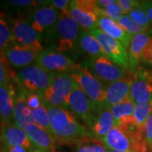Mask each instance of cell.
<instances>
[{"mask_svg":"<svg viewBox=\"0 0 152 152\" xmlns=\"http://www.w3.org/2000/svg\"><path fill=\"white\" fill-rule=\"evenodd\" d=\"M94 37L96 38L101 45L104 54L117 65L128 69L129 68V55L127 49L118 41L110 37L100 28L94 29L89 31Z\"/></svg>","mask_w":152,"mask_h":152,"instance_id":"6","label":"cell"},{"mask_svg":"<svg viewBox=\"0 0 152 152\" xmlns=\"http://www.w3.org/2000/svg\"><path fill=\"white\" fill-rule=\"evenodd\" d=\"M59 15L58 11L52 5L45 6L33 13L29 23L39 35H42L54 26L55 23L58 21Z\"/></svg>","mask_w":152,"mask_h":152,"instance_id":"19","label":"cell"},{"mask_svg":"<svg viewBox=\"0 0 152 152\" xmlns=\"http://www.w3.org/2000/svg\"><path fill=\"white\" fill-rule=\"evenodd\" d=\"M16 84L17 91L15 98L14 104V111H13V118L14 124L17 127L22 129H26L28 125L33 124L32 116H31V109L28 106L26 97V91L22 88L15 79Z\"/></svg>","mask_w":152,"mask_h":152,"instance_id":"17","label":"cell"},{"mask_svg":"<svg viewBox=\"0 0 152 152\" xmlns=\"http://www.w3.org/2000/svg\"><path fill=\"white\" fill-rule=\"evenodd\" d=\"M128 15L130 17L135 23H137L138 25H140L141 26L148 27L150 25L149 18L146 15V14L145 13V11L140 7V4H139V6L134 8Z\"/></svg>","mask_w":152,"mask_h":152,"instance_id":"32","label":"cell"},{"mask_svg":"<svg viewBox=\"0 0 152 152\" xmlns=\"http://www.w3.org/2000/svg\"><path fill=\"white\" fill-rule=\"evenodd\" d=\"M117 23L126 32L129 34L132 37H134L136 35H139L141 33H145V31L148 28L138 25L128 15H123L118 20Z\"/></svg>","mask_w":152,"mask_h":152,"instance_id":"27","label":"cell"},{"mask_svg":"<svg viewBox=\"0 0 152 152\" xmlns=\"http://www.w3.org/2000/svg\"><path fill=\"white\" fill-rule=\"evenodd\" d=\"M75 6L80 10L96 15L98 18L103 16V10L97 4V1L94 0H75L74 1Z\"/></svg>","mask_w":152,"mask_h":152,"instance_id":"30","label":"cell"},{"mask_svg":"<svg viewBox=\"0 0 152 152\" xmlns=\"http://www.w3.org/2000/svg\"><path fill=\"white\" fill-rule=\"evenodd\" d=\"M25 131L34 146L49 152H55V141L49 131L39 127L35 124L28 125Z\"/></svg>","mask_w":152,"mask_h":152,"instance_id":"20","label":"cell"},{"mask_svg":"<svg viewBox=\"0 0 152 152\" xmlns=\"http://www.w3.org/2000/svg\"><path fill=\"white\" fill-rule=\"evenodd\" d=\"M107 152H124V151H111V150H107Z\"/></svg>","mask_w":152,"mask_h":152,"instance_id":"47","label":"cell"},{"mask_svg":"<svg viewBox=\"0 0 152 152\" xmlns=\"http://www.w3.org/2000/svg\"><path fill=\"white\" fill-rule=\"evenodd\" d=\"M0 152H3V151H2V150H1V149H0Z\"/></svg>","mask_w":152,"mask_h":152,"instance_id":"48","label":"cell"},{"mask_svg":"<svg viewBox=\"0 0 152 152\" xmlns=\"http://www.w3.org/2000/svg\"><path fill=\"white\" fill-rule=\"evenodd\" d=\"M102 144L107 150L117 151L134 152L135 142L133 129L127 126H116L103 138Z\"/></svg>","mask_w":152,"mask_h":152,"instance_id":"8","label":"cell"},{"mask_svg":"<svg viewBox=\"0 0 152 152\" xmlns=\"http://www.w3.org/2000/svg\"><path fill=\"white\" fill-rule=\"evenodd\" d=\"M152 113V101L148 102L135 103L134 112L133 116V125L142 130L144 125Z\"/></svg>","mask_w":152,"mask_h":152,"instance_id":"26","label":"cell"},{"mask_svg":"<svg viewBox=\"0 0 152 152\" xmlns=\"http://www.w3.org/2000/svg\"><path fill=\"white\" fill-rule=\"evenodd\" d=\"M69 15L86 31H91L98 27V20L100 18L86 11L80 10L76 7L74 1H71L70 3Z\"/></svg>","mask_w":152,"mask_h":152,"instance_id":"24","label":"cell"},{"mask_svg":"<svg viewBox=\"0 0 152 152\" xmlns=\"http://www.w3.org/2000/svg\"><path fill=\"white\" fill-rule=\"evenodd\" d=\"M1 131H2V121L0 119V139H1Z\"/></svg>","mask_w":152,"mask_h":152,"instance_id":"46","label":"cell"},{"mask_svg":"<svg viewBox=\"0 0 152 152\" xmlns=\"http://www.w3.org/2000/svg\"><path fill=\"white\" fill-rule=\"evenodd\" d=\"M116 126L117 124L111 112V108L103 107L97 108L92 123L87 129L93 140L102 143L106 134Z\"/></svg>","mask_w":152,"mask_h":152,"instance_id":"13","label":"cell"},{"mask_svg":"<svg viewBox=\"0 0 152 152\" xmlns=\"http://www.w3.org/2000/svg\"><path fill=\"white\" fill-rule=\"evenodd\" d=\"M89 144H90V146H91L92 152H107V150L103 145H102V144L100 142L89 141Z\"/></svg>","mask_w":152,"mask_h":152,"instance_id":"43","label":"cell"},{"mask_svg":"<svg viewBox=\"0 0 152 152\" xmlns=\"http://www.w3.org/2000/svg\"><path fill=\"white\" fill-rule=\"evenodd\" d=\"M11 32L15 43L32 49L38 53L43 51V47L40 40V35L26 20L23 19H17L14 20Z\"/></svg>","mask_w":152,"mask_h":152,"instance_id":"10","label":"cell"},{"mask_svg":"<svg viewBox=\"0 0 152 152\" xmlns=\"http://www.w3.org/2000/svg\"><path fill=\"white\" fill-rule=\"evenodd\" d=\"M16 74L11 69L10 64L4 54H0V86L6 82L15 80Z\"/></svg>","mask_w":152,"mask_h":152,"instance_id":"31","label":"cell"},{"mask_svg":"<svg viewBox=\"0 0 152 152\" xmlns=\"http://www.w3.org/2000/svg\"><path fill=\"white\" fill-rule=\"evenodd\" d=\"M69 75L96 108L106 107V86L97 77L79 64H76Z\"/></svg>","mask_w":152,"mask_h":152,"instance_id":"2","label":"cell"},{"mask_svg":"<svg viewBox=\"0 0 152 152\" xmlns=\"http://www.w3.org/2000/svg\"><path fill=\"white\" fill-rule=\"evenodd\" d=\"M1 146H23L31 151L35 148L26 131L17 127L15 124H2L0 139Z\"/></svg>","mask_w":152,"mask_h":152,"instance_id":"15","label":"cell"},{"mask_svg":"<svg viewBox=\"0 0 152 152\" xmlns=\"http://www.w3.org/2000/svg\"><path fill=\"white\" fill-rule=\"evenodd\" d=\"M79 44L84 52L93 58L105 55L96 38L94 37L91 33L85 30L81 31L80 32Z\"/></svg>","mask_w":152,"mask_h":152,"instance_id":"25","label":"cell"},{"mask_svg":"<svg viewBox=\"0 0 152 152\" xmlns=\"http://www.w3.org/2000/svg\"><path fill=\"white\" fill-rule=\"evenodd\" d=\"M7 3L11 5L20 7V8H27L31 6H35L37 2L32 0H9Z\"/></svg>","mask_w":152,"mask_h":152,"instance_id":"39","label":"cell"},{"mask_svg":"<svg viewBox=\"0 0 152 152\" xmlns=\"http://www.w3.org/2000/svg\"><path fill=\"white\" fill-rule=\"evenodd\" d=\"M0 18H2V17H1V12H0Z\"/></svg>","mask_w":152,"mask_h":152,"instance_id":"49","label":"cell"},{"mask_svg":"<svg viewBox=\"0 0 152 152\" xmlns=\"http://www.w3.org/2000/svg\"><path fill=\"white\" fill-rule=\"evenodd\" d=\"M26 97L27 102L28 106L31 110L37 109L40 107L41 106L44 105L43 100L41 96V95L37 93H30L26 91Z\"/></svg>","mask_w":152,"mask_h":152,"instance_id":"34","label":"cell"},{"mask_svg":"<svg viewBox=\"0 0 152 152\" xmlns=\"http://www.w3.org/2000/svg\"><path fill=\"white\" fill-rule=\"evenodd\" d=\"M33 124L50 132V120L48 107L44 104L40 107L31 111Z\"/></svg>","mask_w":152,"mask_h":152,"instance_id":"28","label":"cell"},{"mask_svg":"<svg viewBox=\"0 0 152 152\" xmlns=\"http://www.w3.org/2000/svg\"><path fill=\"white\" fill-rule=\"evenodd\" d=\"M142 134L145 142L152 147V113L150 114L142 129Z\"/></svg>","mask_w":152,"mask_h":152,"instance_id":"35","label":"cell"},{"mask_svg":"<svg viewBox=\"0 0 152 152\" xmlns=\"http://www.w3.org/2000/svg\"><path fill=\"white\" fill-rule=\"evenodd\" d=\"M76 86L69 74H58L53 77L50 87L41 96L48 107L68 108V99Z\"/></svg>","mask_w":152,"mask_h":152,"instance_id":"3","label":"cell"},{"mask_svg":"<svg viewBox=\"0 0 152 152\" xmlns=\"http://www.w3.org/2000/svg\"><path fill=\"white\" fill-rule=\"evenodd\" d=\"M91 67L95 76L109 83L119 80L127 75V69L114 64L106 55L93 58Z\"/></svg>","mask_w":152,"mask_h":152,"instance_id":"11","label":"cell"},{"mask_svg":"<svg viewBox=\"0 0 152 152\" xmlns=\"http://www.w3.org/2000/svg\"><path fill=\"white\" fill-rule=\"evenodd\" d=\"M37 64L49 73L58 75L70 74L76 64L62 53L47 49L39 53Z\"/></svg>","mask_w":152,"mask_h":152,"instance_id":"9","label":"cell"},{"mask_svg":"<svg viewBox=\"0 0 152 152\" xmlns=\"http://www.w3.org/2000/svg\"><path fill=\"white\" fill-rule=\"evenodd\" d=\"M114 1L115 0H99V1H97V4L100 8L105 9L106 7L110 5L111 4L114 3Z\"/></svg>","mask_w":152,"mask_h":152,"instance_id":"44","label":"cell"},{"mask_svg":"<svg viewBox=\"0 0 152 152\" xmlns=\"http://www.w3.org/2000/svg\"><path fill=\"white\" fill-rule=\"evenodd\" d=\"M14 42L11 30L7 22L0 18V54H4L5 50Z\"/></svg>","mask_w":152,"mask_h":152,"instance_id":"29","label":"cell"},{"mask_svg":"<svg viewBox=\"0 0 152 152\" xmlns=\"http://www.w3.org/2000/svg\"><path fill=\"white\" fill-rule=\"evenodd\" d=\"M140 7L141 8L152 23V1H140Z\"/></svg>","mask_w":152,"mask_h":152,"instance_id":"40","label":"cell"},{"mask_svg":"<svg viewBox=\"0 0 152 152\" xmlns=\"http://www.w3.org/2000/svg\"><path fill=\"white\" fill-rule=\"evenodd\" d=\"M103 10V16L109 18L114 21H118V20L123 15V12L118 4V1H114V3L106 7Z\"/></svg>","mask_w":152,"mask_h":152,"instance_id":"33","label":"cell"},{"mask_svg":"<svg viewBox=\"0 0 152 152\" xmlns=\"http://www.w3.org/2000/svg\"><path fill=\"white\" fill-rule=\"evenodd\" d=\"M130 85V98L135 102L152 101V71L139 69L133 74Z\"/></svg>","mask_w":152,"mask_h":152,"instance_id":"12","label":"cell"},{"mask_svg":"<svg viewBox=\"0 0 152 152\" xmlns=\"http://www.w3.org/2000/svg\"><path fill=\"white\" fill-rule=\"evenodd\" d=\"M0 149L3 152H31V151L23 146H1Z\"/></svg>","mask_w":152,"mask_h":152,"instance_id":"41","label":"cell"},{"mask_svg":"<svg viewBox=\"0 0 152 152\" xmlns=\"http://www.w3.org/2000/svg\"><path fill=\"white\" fill-rule=\"evenodd\" d=\"M57 31L58 36V45L57 51L59 53L67 52L75 48L80 36V25L69 15L60 14L57 23Z\"/></svg>","mask_w":152,"mask_h":152,"instance_id":"5","label":"cell"},{"mask_svg":"<svg viewBox=\"0 0 152 152\" xmlns=\"http://www.w3.org/2000/svg\"><path fill=\"white\" fill-rule=\"evenodd\" d=\"M31 152H49V151H44V150H42V149H39V148L35 147V148H34Z\"/></svg>","mask_w":152,"mask_h":152,"instance_id":"45","label":"cell"},{"mask_svg":"<svg viewBox=\"0 0 152 152\" xmlns=\"http://www.w3.org/2000/svg\"><path fill=\"white\" fill-rule=\"evenodd\" d=\"M133 80V75L125 76L119 80L109 83L106 86V100L105 106L113 107L115 105L130 97V85Z\"/></svg>","mask_w":152,"mask_h":152,"instance_id":"18","label":"cell"},{"mask_svg":"<svg viewBox=\"0 0 152 152\" xmlns=\"http://www.w3.org/2000/svg\"><path fill=\"white\" fill-rule=\"evenodd\" d=\"M50 133L58 144H79L91 138L86 126L82 125L69 109L48 107Z\"/></svg>","mask_w":152,"mask_h":152,"instance_id":"1","label":"cell"},{"mask_svg":"<svg viewBox=\"0 0 152 152\" xmlns=\"http://www.w3.org/2000/svg\"><path fill=\"white\" fill-rule=\"evenodd\" d=\"M75 152H92L89 141H84L76 145Z\"/></svg>","mask_w":152,"mask_h":152,"instance_id":"42","label":"cell"},{"mask_svg":"<svg viewBox=\"0 0 152 152\" xmlns=\"http://www.w3.org/2000/svg\"><path fill=\"white\" fill-rule=\"evenodd\" d=\"M39 53L32 49L13 42L5 50L4 56L12 67L22 69L33 65L35 62L37 63Z\"/></svg>","mask_w":152,"mask_h":152,"instance_id":"14","label":"cell"},{"mask_svg":"<svg viewBox=\"0 0 152 152\" xmlns=\"http://www.w3.org/2000/svg\"><path fill=\"white\" fill-rule=\"evenodd\" d=\"M135 102L129 97L125 101L111 107L117 126L133 125V116L134 112Z\"/></svg>","mask_w":152,"mask_h":152,"instance_id":"23","label":"cell"},{"mask_svg":"<svg viewBox=\"0 0 152 152\" xmlns=\"http://www.w3.org/2000/svg\"><path fill=\"white\" fill-rule=\"evenodd\" d=\"M54 75V74L49 73L35 64L19 71L16 74L15 81L27 92L42 95L50 87Z\"/></svg>","mask_w":152,"mask_h":152,"instance_id":"4","label":"cell"},{"mask_svg":"<svg viewBox=\"0 0 152 152\" xmlns=\"http://www.w3.org/2000/svg\"><path fill=\"white\" fill-rule=\"evenodd\" d=\"M50 5H52L58 11H61L62 14L69 15V6L71 1L69 0H53L50 1Z\"/></svg>","mask_w":152,"mask_h":152,"instance_id":"37","label":"cell"},{"mask_svg":"<svg viewBox=\"0 0 152 152\" xmlns=\"http://www.w3.org/2000/svg\"><path fill=\"white\" fill-rule=\"evenodd\" d=\"M142 61L148 65L152 67V37L150 38L148 43L143 51Z\"/></svg>","mask_w":152,"mask_h":152,"instance_id":"38","label":"cell"},{"mask_svg":"<svg viewBox=\"0 0 152 152\" xmlns=\"http://www.w3.org/2000/svg\"><path fill=\"white\" fill-rule=\"evenodd\" d=\"M146 33H141L134 36L129 48V68L127 70L129 73L134 74L139 70V65L142 61L143 51L150 40Z\"/></svg>","mask_w":152,"mask_h":152,"instance_id":"21","label":"cell"},{"mask_svg":"<svg viewBox=\"0 0 152 152\" xmlns=\"http://www.w3.org/2000/svg\"><path fill=\"white\" fill-rule=\"evenodd\" d=\"M16 91L15 80L6 82L0 86V119L2 124H15L13 111Z\"/></svg>","mask_w":152,"mask_h":152,"instance_id":"16","label":"cell"},{"mask_svg":"<svg viewBox=\"0 0 152 152\" xmlns=\"http://www.w3.org/2000/svg\"><path fill=\"white\" fill-rule=\"evenodd\" d=\"M98 27H100L102 31L110 37L118 41L125 48L129 49L134 37L126 32L117 21H114L107 17H101L98 20Z\"/></svg>","mask_w":152,"mask_h":152,"instance_id":"22","label":"cell"},{"mask_svg":"<svg viewBox=\"0 0 152 152\" xmlns=\"http://www.w3.org/2000/svg\"><path fill=\"white\" fill-rule=\"evenodd\" d=\"M118 4L120 6L123 15H129L134 8L139 6L140 1L135 0H118Z\"/></svg>","mask_w":152,"mask_h":152,"instance_id":"36","label":"cell"},{"mask_svg":"<svg viewBox=\"0 0 152 152\" xmlns=\"http://www.w3.org/2000/svg\"><path fill=\"white\" fill-rule=\"evenodd\" d=\"M67 105L68 109L75 114L76 118L82 120L88 129L92 123L97 108L78 86L73 89Z\"/></svg>","mask_w":152,"mask_h":152,"instance_id":"7","label":"cell"}]
</instances>
